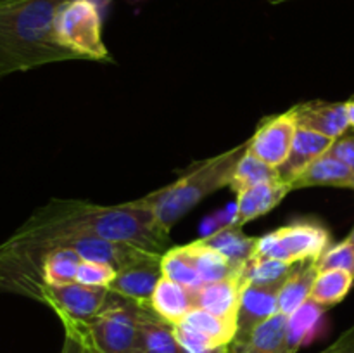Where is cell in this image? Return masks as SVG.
<instances>
[{
	"instance_id": "3",
	"label": "cell",
	"mask_w": 354,
	"mask_h": 353,
	"mask_svg": "<svg viewBox=\"0 0 354 353\" xmlns=\"http://www.w3.org/2000/svg\"><path fill=\"white\" fill-rule=\"evenodd\" d=\"M248 149L249 141H245L221 154L194 163L175 182L140 197L138 203L149 208L161 230L169 234L173 225L178 224L204 197L230 185L239 161Z\"/></svg>"
},
{
	"instance_id": "30",
	"label": "cell",
	"mask_w": 354,
	"mask_h": 353,
	"mask_svg": "<svg viewBox=\"0 0 354 353\" xmlns=\"http://www.w3.org/2000/svg\"><path fill=\"white\" fill-rule=\"evenodd\" d=\"M116 273V270L106 263L82 260V263L78 265V272H76V282L90 287H109Z\"/></svg>"
},
{
	"instance_id": "21",
	"label": "cell",
	"mask_w": 354,
	"mask_h": 353,
	"mask_svg": "<svg viewBox=\"0 0 354 353\" xmlns=\"http://www.w3.org/2000/svg\"><path fill=\"white\" fill-rule=\"evenodd\" d=\"M201 241L220 251L230 262L245 265L254 256L258 237H249L242 232V227H237V225H225L211 235L201 237Z\"/></svg>"
},
{
	"instance_id": "12",
	"label": "cell",
	"mask_w": 354,
	"mask_h": 353,
	"mask_svg": "<svg viewBox=\"0 0 354 353\" xmlns=\"http://www.w3.org/2000/svg\"><path fill=\"white\" fill-rule=\"evenodd\" d=\"M335 138L322 135L318 132L308 130V128L297 127L294 135L292 147L286 161L279 166L280 182L292 183L308 166L324 154H327Z\"/></svg>"
},
{
	"instance_id": "14",
	"label": "cell",
	"mask_w": 354,
	"mask_h": 353,
	"mask_svg": "<svg viewBox=\"0 0 354 353\" xmlns=\"http://www.w3.org/2000/svg\"><path fill=\"white\" fill-rule=\"evenodd\" d=\"M287 315L277 311L252 331L245 341L232 343L228 353H297L287 334Z\"/></svg>"
},
{
	"instance_id": "13",
	"label": "cell",
	"mask_w": 354,
	"mask_h": 353,
	"mask_svg": "<svg viewBox=\"0 0 354 353\" xmlns=\"http://www.w3.org/2000/svg\"><path fill=\"white\" fill-rule=\"evenodd\" d=\"M244 286V272L230 279L204 284L201 289L196 291V308H204L218 317L237 322V311Z\"/></svg>"
},
{
	"instance_id": "7",
	"label": "cell",
	"mask_w": 354,
	"mask_h": 353,
	"mask_svg": "<svg viewBox=\"0 0 354 353\" xmlns=\"http://www.w3.org/2000/svg\"><path fill=\"white\" fill-rule=\"evenodd\" d=\"M109 289L107 287H90L71 282L64 286H45L35 300L47 305L59 318L76 324H86L106 307Z\"/></svg>"
},
{
	"instance_id": "32",
	"label": "cell",
	"mask_w": 354,
	"mask_h": 353,
	"mask_svg": "<svg viewBox=\"0 0 354 353\" xmlns=\"http://www.w3.org/2000/svg\"><path fill=\"white\" fill-rule=\"evenodd\" d=\"M328 154L341 159L354 172V135H342V137L335 138L332 147L328 149Z\"/></svg>"
},
{
	"instance_id": "25",
	"label": "cell",
	"mask_w": 354,
	"mask_h": 353,
	"mask_svg": "<svg viewBox=\"0 0 354 353\" xmlns=\"http://www.w3.org/2000/svg\"><path fill=\"white\" fill-rule=\"evenodd\" d=\"M182 322L196 329V331L203 332L204 336H207L216 345L227 346V348H230L232 341L235 338V332H237V322L218 317V315L211 314V311L204 310V308L190 310Z\"/></svg>"
},
{
	"instance_id": "27",
	"label": "cell",
	"mask_w": 354,
	"mask_h": 353,
	"mask_svg": "<svg viewBox=\"0 0 354 353\" xmlns=\"http://www.w3.org/2000/svg\"><path fill=\"white\" fill-rule=\"evenodd\" d=\"M294 265L273 258H259L252 256L244 266V277L248 282L272 284L286 280Z\"/></svg>"
},
{
	"instance_id": "9",
	"label": "cell",
	"mask_w": 354,
	"mask_h": 353,
	"mask_svg": "<svg viewBox=\"0 0 354 353\" xmlns=\"http://www.w3.org/2000/svg\"><path fill=\"white\" fill-rule=\"evenodd\" d=\"M296 130L297 123L290 109L283 114L266 118L249 138V151L268 165L279 168L289 156Z\"/></svg>"
},
{
	"instance_id": "10",
	"label": "cell",
	"mask_w": 354,
	"mask_h": 353,
	"mask_svg": "<svg viewBox=\"0 0 354 353\" xmlns=\"http://www.w3.org/2000/svg\"><path fill=\"white\" fill-rule=\"evenodd\" d=\"M161 258L162 256L159 255L149 256V258L140 260V262L120 270L107 289L128 298V300L137 301V303L149 305L152 293L162 277Z\"/></svg>"
},
{
	"instance_id": "20",
	"label": "cell",
	"mask_w": 354,
	"mask_h": 353,
	"mask_svg": "<svg viewBox=\"0 0 354 353\" xmlns=\"http://www.w3.org/2000/svg\"><path fill=\"white\" fill-rule=\"evenodd\" d=\"M185 249L204 284L230 279V277L244 272L245 265H237V263L230 262L220 251L204 244L201 239L185 244Z\"/></svg>"
},
{
	"instance_id": "28",
	"label": "cell",
	"mask_w": 354,
	"mask_h": 353,
	"mask_svg": "<svg viewBox=\"0 0 354 353\" xmlns=\"http://www.w3.org/2000/svg\"><path fill=\"white\" fill-rule=\"evenodd\" d=\"M173 329H175L176 341L180 343L185 353H228V350H230L227 346L216 345L207 336H204L203 332L196 331V329L183 324V322L173 324Z\"/></svg>"
},
{
	"instance_id": "16",
	"label": "cell",
	"mask_w": 354,
	"mask_h": 353,
	"mask_svg": "<svg viewBox=\"0 0 354 353\" xmlns=\"http://www.w3.org/2000/svg\"><path fill=\"white\" fill-rule=\"evenodd\" d=\"M151 308L169 324H178L196 308V291L187 289L162 275L151 298Z\"/></svg>"
},
{
	"instance_id": "33",
	"label": "cell",
	"mask_w": 354,
	"mask_h": 353,
	"mask_svg": "<svg viewBox=\"0 0 354 353\" xmlns=\"http://www.w3.org/2000/svg\"><path fill=\"white\" fill-rule=\"evenodd\" d=\"M318 353H354V324L346 329L330 346Z\"/></svg>"
},
{
	"instance_id": "26",
	"label": "cell",
	"mask_w": 354,
	"mask_h": 353,
	"mask_svg": "<svg viewBox=\"0 0 354 353\" xmlns=\"http://www.w3.org/2000/svg\"><path fill=\"white\" fill-rule=\"evenodd\" d=\"M161 270L162 275L168 277L173 282L180 284V286L187 287V289L197 291L204 286L185 246L169 248L161 258Z\"/></svg>"
},
{
	"instance_id": "6",
	"label": "cell",
	"mask_w": 354,
	"mask_h": 353,
	"mask_svg": "<svg viewBox=\"0 0 354 353\" xmlns=\"http://www.w3.org/2000/svg\"><path fill=\"white\" fill-rule=\"evenodd\" d=\"M330 246V232L317 220H294L289 225L261 235L256 241L254 256L280 260L294 265L317 262Z\"/></svg>"
},
{
	"instance_id": "31",
	"label": "cell",
	"mask_w": 354,
	"mask_h": 353,
	"mask_svg": "<svg viewBox=\"0 0 354 353\" xmlns=\"http://www.w3.org/2000/svg\"><path fill=\"white\" fill-rule=\"evenodd\" d=\"M64 325V343L61 353H100L90 341L83 324L62 320Z\"/></svg>"
},
{
	"instance_id": "19",
	"label": "cell",
	"mask_w": 354,
	"mask_h": 353,
	"mask_svg": "<svg viewBox=\"0 0 354 353\" xmlns=\"http://www.w3.org/2000/svg\"><path fill=\"white\" fill-rule=\"evenodd\" d=\"M137 353H185L176 341L173 324L159 317L151 307L144 311L140 320Z\"/></svg>"
},
{
	"instance_id": "22",
	"label": "cell",
	"mask_w": 354,
	"mask_h": 353,
	"mask_svg": "<svg viewBox=\"0 0 354 353\" xmlns=\"http://www.w3.org/2000/svg\"><path fill=\"white\" fill-rule=\"evenodd\" d=\"M354 275L348 270L328 269L320 270L311 287L310 300L324 308L339 305L351 291Z\"/></svg>"
},
{
	"instance_id": "36",
	"label": "cell",
	"mask_w": 354,
	"mask_h": 353,
	"mask_svg": "<svg viewBox=\"0 0 354 353\" xmlns=\"http://www.w3.org/2000/svg\"><path fill=\"white\" fill-rule=\"evenodd\" d=\"M3 2H16V0H0V3H3Z\"/></svg>"
},
{
	"instance_id": "35",
	"label": "cell",
	"mask_w": 354,
	"mask_h": 353,
	"mask_svg": "<svg viewBox=\"0 0 354 353\" xmlns=\"http://www.w3.org/2000/svg\"><path fill=\"white\" fill-rule=\"evenodd\" d=\"M346 239H348V241H349V242H351V244H354V227H353L351 234H349V235H348V237H346Z\"/></svg>"
},
{
	"instance_id": "17",
	"label": "cell",
	"mask_w": 354,
	"mask_h": 353,
	"mask_svg": "<svg viewBox=\"0 0 354 353\" xmlns=\"http://www.w3.org/2000/svg\"><path fill=\"white\" fill-rule=\"evenodd\" d=\"M290 190L306 189L315 185H332V187H353L354 189V172L348 165L332 154H324L317 161L311 163L292 183H289Z\"/></svg>"
},
{
	"instance_id": "18",
	"label": "cell",
	"mask_w": 354,
	"mask_h": 353,
	"mask_svg": "<svg viewBox=\"0 0 354 353\" xmlns=\"http://www.w3.org/2000/svg\"><path fill=\"white\" fill-rule=\"evenodd\" d=\"M317 262L294 263L289 277L282 284L279 293V311L290 317L299 307H303L310 300L311 287L318 275Z\"/></svg>"
},
{
	"instance_id": "2",
	"label": "cell",
	"mask_w": 354,
	"mask_h": 353,
	"mask_svg": "<svg viewBox=\"0 0 354 353\" xmlns=\"http://www.w3.org/2000/svg\"><path fill=\"white\" fill-rule=\"evenodd\" d=\"M66 0L0 3V78L57 61L76 59L54 33L55 14Z\"/></svg>"
},
{
	"instance_id": "23",
	"label": "cell",
	"mask_w": 354,
	"mask_h": 353,
	"mask_svg": "<svg viewBox=\"0 0 354 353\" xmlns=\"http://www.w3.org/2000/svg\"><path fill=\"white\" fill-rule=\"evenodd\" d=\"M277 180H280L279 168L265 163L248 149L241 161H239L237 170H235L228 187L239 196L241 192L258 185V183L277 182Z\"/></svg>"
},
{
	"instance_id": "1",
	"label": "cell",
	"mask_w": 354,
	"mask_h": 353,
	"mask_svg": "<svg viewBox=\"0 0 354 353\" xmlns=\"http://www.w3.org/2000/svg\"><path fill=\"white\" fill-rule=\"evenodd\" d=\"M12 235L21 239L100 237L165 255L169 234L161 230L149 208L137 201L114 206L54 199L38 208Z\"/></svg>"
},
{
	"instance_id": "4",
	"label": "cell",
	"mask_w": 354,
	"mask_h": 353,
	"mask_svg": "<svg viewBox=\"0 0 354 353\" xmlns=\"http://www.w3.org/2000/svg\"><path fill=\"white\" fill-rule=\"evenodd\" d=\"M149 307L109 291L102 311L83 327L100 353H137L142 315Z\"/></svg>"
},
{
	"instance_id": "5",
	"label": "cell",
	"mask_w": 354,
	"mask_h": 353,
	"mask_svg": "<svg viewBox=\"0 0 354 353\" xmlns=\"http://www.w3.org/2000/svg\"><path fill=\"white\" fill-rule=\"evenodd\" d=\"M54 33L59 44L76 59L109 61L102 40V21L93 0H66L55 14Z\"/></svg>"
},
{
	"instance_id": "11",
	"label": "cell",
	"mask_w": 354,
	"mask_h": 353,
	"mask_svg": "<svg viewBox=\"0 0 354 353\" xmlns=\"http://www.w3.org/2000/svg\"><path fill=\"white\" fill-rule=\"evenodd\" d=\"M294 120L297 127L318 132L330 138H339L351 127L346 102H328V100H310L294 106Z\"/></svg>"
},
{
	"instance_id": "15",
	"label": "cell",
	"mask_w": 354,
	"mask_h": 353,
	"mask_svg": "<svg viewBox=\"0 0 354 353\" xmlns=\"http://www.w3.org/2000/svg\"><path fill=\"white\" fill-rule=\"evenodd\" d=\"M289 192H292L289 183L280 182V180L258 183V185L244 190L237 196V220L234 225L242 227L258 217H263L273 208L279 206Z\"/></svg>"
},
{
	"instance_id": "8",
	"label": "cell",
	"mask_w": 354,
	"mask_h": 353,
	"mask_svg": "<svg viewBox=\"0 0 354 353\" xmlns=\"http://www.w3.org/2000/svg\"><path fill=\"white\" fill-rule=\"evenodd\" d=\"M283 282L286 280L272 284H256L245 280L237 311V332L232 343L245 341L258 325L279 311V293Z\"/></svg>"
},
{
	"instance_id": "29",
	"label": "cell",
	"mask_w": 354,
	"mask_h": 353,
	"mask_svg": "<svg viewBox=\"0 0 354 353\" xmlns=\"http://www.w3.org/2000/svg\"><path fill=\"white\" fill-rule=\"evenodd\" d=\"M318 270L328 269H341L348 270L354 275V244L344 239L337 244L328 246L324 255L317 260Z\"/></svg>"
},
{
	"instance_id": "24",
	"label": "cell",
	"mask_w": 354,
	"mask_h": 353,
	"mask_svg": "<svg viewBox=\"0 0 354 353\" xmlns=\"http://www.w3.org/2000/svg\"><path fill=\"white\" fill-rule=\"evenodd\" d=\"M325 310L327 308L308 300L303 307L297 308L287 318V334H289V341L294 348L299 350L301 346L308 345L317 336V331L320 329Z\"/></svg>"
},
{
	"instance_id": "34",
	"label": "cell",
	"mask_w": 354,
	"mask_h": 353,
	"mask_svg": "<svg viewBox=\"0 0 354 353\" xmlns=\"http://www.w3.org/2000/svg\"><path fill=\"white\" fill-rule=\"evenodd\" d=\"M346 107H348L349 123H351V127L354 128V97H353V99H349L348 102H346Z\"/></svg>"
}]
</instances>
